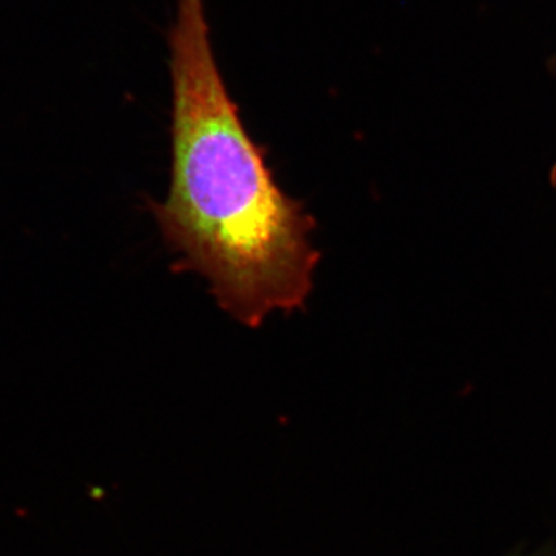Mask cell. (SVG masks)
Instances as JSON below:
<instances>
[{"instance_id":"obj_1","label":"cell","mask_w":556,"mask_h":556,"mask_svg":"<svg viewBox=\"0 0 556 556\" xmlns=\"http://www.w3.org/2000/svg\"><path fill=\"white\" fill-rule=\"evenodd\" d=\"M172 169L150 200L175 273L211 283L219 308L248 328L305 309L320 252L316 219L287 195L251 138L219 72L204 0H178L169 31Z\"/></svg>"},{"instance_id":"obj_2","label":"cell","mask_w":556,"mask_h":556,"mask_svg":"<svg viewBox=\"0 0 556 556\" xmlns=\"http://www.w3.org/2000/svg\"><path fill=\"white\" fill-rule=\"evenodd\" d=\"M552 67H554V75L556 76V58L552 61ZM552 182H554V188L556 189V161L554 164V169H552Z\"/></svg>"}]
</instances>
